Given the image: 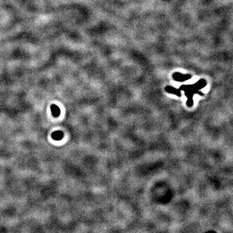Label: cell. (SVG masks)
<instances>
[{
  "label": "cell",
  "mask_w": 233,
  "mask_h": 233,
  "mask_svg": "<svg viewBox=\"0 0 233 233\" xmlns=\"http://www.w3.org/2000/svg\"><path fill=\"white\" fill-rule=\"evenodd\" d=\"M207 85V82L201 79L198 82H196L194 84H190V85H183L179 87V90L180 91H183L184 92V95L187 96V105L189 108L192 107L194 104V101H193V96L195 94H199L200 95H203V93L200 92L199 90L203 89L204 87H205Z\"/></svg>",
  "instance_id": "1"
},
{
  "label": "cell",
  "mask_w": 233,
  "mask_h": 233,
  "mask_svg": "<svg viewBox=\"0 0 233 233\" xmlns=\"http://www.w3.org/2000/svg\"><path fill=\"white\" fill-rule=\"evenodd\" d=\"M172 76L173 80L178 82H184L191 79V76L190 75H183L179 72L174 73Z\"/></svg>",
  "instance_id": "2"
},
{
  "label": "cell",
  "mask_w": 233,
  "mask_h": 233,
  "mask_svg": "<svg viewBox=\"0 0 233 233\" xmlns=\"http://www.w3.org/2000/svg\"><path fill=\"white\" fill-rule=\"evenodd\" d=\"M165 91L168 92V93L176 95L178 96H181V91L179 89H176V88H175V87H172V86H167L166 87H165Z\"/></svg>",
  "instance_id": "3"
},
{
  "label": "cell",
  "mask_w": 233,
  "mask_h": 233,
  "mask_svg": "<svg viewBox=\"0 0 233 233\" xmlns=\"http://www.w3.org/2000/svg\"><path fill=\"white\" fill-rule=\"evenodd\" d=\"M52 138L56 141H60L64 137V133L61 131H56L52 133Z\"/></svg>",
  "instance_id": "4"
},
{
  "label": "cell",
  "mask_w": 233,
  "mask_h": 233,
  "mask_svg": "<svg viewBox=\"0 0 233 233\" xmlns=\"http://www.w3.org/2000/svg\"><path fill=\"white\" fill-rule=\"evenodd\" d=\"M51 110L52 115L54 116H58L60 115V108H58V107L56 105H54V104L52 105L51 106Z\"/></svg>",
  "instance_id": "5"
}]
</instances>
